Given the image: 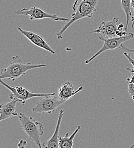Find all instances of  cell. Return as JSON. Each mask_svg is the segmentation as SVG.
Returning a JSON list of instances; mask_svg holds the SVG:
<instances>
[{"label": "cell", "instance_id": "cell-1", "mask_svg": "<svg viewBox=\"0 0 134 148\" xmlns=\"http://www.w3.org/2000/svg\"><path fill=\"white\" fill-rule=\"evenodd\" d=\"M99 0H75L72 7L74 13L69 21L58 33V39H62L64 33L76 21L85 18H91L96 11Z\"/></svg>", "mask_w": 134, "mask_h": 148}, {"label": "cell", "instance_id": "cell-2", "mask_svg": "<svg viewBox=\"0 0 134 148\" xmlns=\"http://www.w3.org/2000/svg\"><path fill=\"white\" fill-rule=\"evenodd\" d=\"M46 67L45 64L23 63L19 56H14L12 57V62L9 65L1 70L0 79H8L15 81L16 79L24 76L29 70Z\"/></svg>", "mask_w": 134, "mask_h": 148}, {"label": "cell", "instance_id": "cell-3", "mask_svg": "<svg viewBox=\"0 0 134 148\" xmlns=\"http://www.w3.org/2000/svg\"><path fill=\"white\" fill-rule=\"evenodd\" d=\"M19 118L21 128L27 135L29 140L33 141L38 148H42L41 137L44 133L43 124L23 113H19Z\"/></svg>", "mask_w": 134, "mask_h": 148}, {"label": "cell", "instance_id": "cell-4", "mask_svg": "<svg viewBox=\"0 0 134 148\" xmlns=\"http://www.w3.org/2000/svg\"><path fill=\"white\" fill-rule=\"evenodd\" d=\"M1 84L7 88L11 91L9 95V98L12 99H17L20 101L23 105H25L26 101L30 99L37 97H45L49 95H55L56 93H39L32 92L26 88L22 86H16L15 87L10 86L6 83L4 82L2 79L0 80Z\"/></svg>", "mask_w": 134, "mask_h": 148}, {"label": "cell", "instance_id": "cell-5", "mask_svg": "<svg viewBox=\"0 0 134 148\" xmlns=\"http://www.w3.org/2000/svg\"><path fill=\"white\" fill-rule=\"evenodd\" d=\"M65 103V101L61 100L56 95L45 96L36 103L32 112L34 113L52 114Z\"/></svg>", "mask_w": 134, "mask_h": 148}, {"label": "cell", "instance_id": "cell-6", "mask_svg": "<svg viewBox=\"0 0 134 148\" xmlns=\"http://www.w3.org/2000/svg\"><path fill=\"white\" fill-rule=\"evenodd\" d=\"M134 38V34L133 33H129L126 36L122 37H115L108 39L104 42L102 48L90 58L85 60V64H89L91 61L95 59L96 57L101 55L104 52L108 50H113L116 49H120L123 44L129 40Z\"/></svg>", "mask_w": 134, "mask_h": 148}, {"label": "cell", "instance_id": "cell-7", "mask_svg": "<svg viewBox=\"0 0 134 148\" xmlns=\"http://www.w3.org/2000/svg\"><path fill=\"white\" fill-rule=\"evenodd\" d=\"M17 14L28 16L32 21L42 19L45 18H50L56 21H63L69 22V19L66 17H59L56 14H52L44 12L41 9L37 7H32L30 8H23L18 10L14 11Z\"/></svg>", "mask_w": 134, "mask_h": 148}, {"label": "cell", "instance_id": "cell-8", "mask_svg": "<svg viewBox=\"0 0 134 148\" xmlns=\"http://www.w3.org/2000/svg\"><path fill=\"white\" fill-rule=\"evenodd\" d=\"M118 21L119 19L115 17L111 21L102 22L91 33H96L98 38L102 41L117 37L116 33L118 30Z\"/></svg>", "mask_w": 134, "mask_h": 148}, {"label": "cell", "instance_id": "cell-9", "mask_svg": "<svg viewBox=\"0 0 134 148\" xmlns=\"http://www.w3.org/2000/svg\"><path fill=\"white\" fill-rule=\"evenodd\" d=\"M18 30L23 36H24L36 46L49 52L53 55L56 54V51L50 47V46L41 36L32 32L23 30L19 27H18Z\"/></svg>", "mask_w": 134, "mask_h": 148}, {"label": "cell", "instance_id": "cell-10", "mask_svg": "<svg viewBox=\"0 0 134 148\" xmlns=\"http://www.w3.org/2000/svg\"><path fill=\"white\" fill-rule=\"evenodd\" d=\"M83 90V87L80 86L76 90L73 84L71 82H66L63 83L58 90V96L65 101L71 99L78 93Z\"/></svg>", "mask_w": 134, "mask_h": 148}, {"label": "cell", "instance_id": "cell-11", "mask_svg": "<svg viewBox=\"0 0 134 148\" xmlns=\"http://www.w3.org/2000/svg\"><path fill=\"white\" fill-rule=\"evenodd\" d=\"M18 102V100L12 99L10 101L3 103L0 105V121L19 116V114L16 111V106Z\"/></svg>", "mask_w": 134, "mask_h": 148}, {"label": "cell", "instance_id": "cell-12", "mask_svg": "<svg viewBox=\"0 0 134 148\" xmlns=\"http://www.w3.org/2000/svg\"><path fill=\"white\" fill-rule=\"evenodd\" d=\"M65 111L61 110L59 111L58 114V118L57 123L56 125V130L54 132L51 138L43 142L42 143V147L44 148H59V130L61 125V123L64 116Z\"/></svg>", "mask_w": 134, "mask_h": 148}, {"label": "cell", "instance_id": "cell-13", "mask_svg": "<svg viewBox=\"0 0 134 148\" xmlns=\"http://www.w3.org/2000/svg\"><path fill=\"white\" fill-rule=\"evenodd\" d=\"M81 128L80 125H78L76 130L70 135L69 133H66L65 136L59 137V148H73L74 140L78 132Z\"/></svg>", "mask_w": 134, "mask_h": 148}, {"label": "cell", "instance_id": "cell-14", "mask_svg": "<svg viewBox=\"0 0 134 148\" xmlns=\"http://www.w3.org/2000/svg\"><path fill=\"white\" fill-rule=\"evenodd\" d=\"M121 7L125 13L126 16V23L125 26V31H127L129 27L130 17L132 16L131 12V0H120Z\"/></svg>", "mask_w": 134, "mask_h": 148}, {"label": "cell", "instance_id": "cell-15", "mask_svg": "<svg viewBox=\"0 0 134 148\" xmlns=\"http://www.w3.org/2000/svg\"><path fill=\"white\" fill-rule=\"evenodd\" d=\"M124 54V56H125L128 59V60H129V62L131 63V64H132L133 66V69L127 68V70L130 71L132 74H134V59H133L131 58V56H130V54L129 53H127V52H126V51L124 52V54Z\"/></svg>", "mask_w": 134, "mask_h": 148}, {"label": "cell", "instance_id": "cell-16", "mask_svg": "<svg viewBox=\"0 0 134 148\" xmlns=\"http://www.w3.org/2000/svg\"><path fill=\"white\" fill-rule=\"evenodd\" d=\"M129 93L134 101V84L129 83Z\"/></svg>", "mask_w": 134, "mask_h": 148}, {"label": "cell", "instance_id": "cell-17", "mask_svg": "<svg viewBox=\"0 0 134 148\" xmlns=\"http://www.w3.org/2000/svg\"><path fill=\"white\" fill-rule=\"evenodd\" d=\"M27 145V142L25 140H19L17 148H25Z\"/></svg>", "mask_w": 134, "mask_h": 148}, {"label": "cell", "instance_id": "cell-18", "mask_svg": "<svg viewBox=\"0 0 134 148\" xmlns=\"http://www.w3.org/2000/svg\"><path fill=\"white\" fill-rule=\"evenodd\" d=\"M120 50H124L125 51L131 54V53H134V49H129L127 47L124 46L123 45L122 46V47H120Z\"/></svg>", "mask_w": 134, "mask_h": 148}, {"label": "cell", "instance_id": "cell-19", "mask_svg": "<svg viewBox=\"0 0 134 148\" xmlns=\"http://www.w3.org/2000/svg\"><path fill=\"white\" fill-rule=\"evenodd\" d=\"M131 7H132L133 9L134 10V14H133V17H131V21H132L131 27L133 28L134 27V0H131Z\"/></svg>", "mask_w": 134, "mask_h": 148}, {"label": "cell", "instance_id": "cell-20", "mask_svg": "<svg viewBox=\"0 0 134 148\" xmlns=\"http://www.w3.org/2000/svg\"><path fill=\"white\" fill-rule=\"evenodd\" d=\"M127 81L128 83H132L134 84V74H132L130 77H128L127 79Z\"/></svg>", "mask_w": 134, "mask_h": 148}, {"label": "cell", "instance_id": "cell-21", "mask_svg": "<svg viewBox=\"0 0 134 148\" xmlns=\"http://www.w3.org/2000/svg\"><path fill=\"white\" fill-rule=\"evenodd\" d=\"M131 148H134V145H131Z\"/></svg>", "mask_w": 134, "mask_h": 148}]
</instances>
